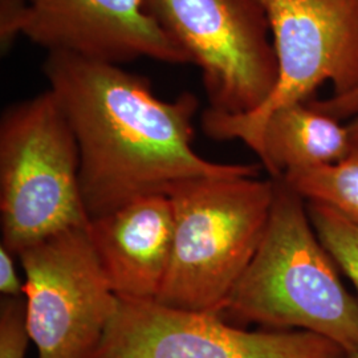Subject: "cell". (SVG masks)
Wrapping results in <instances>:
<instances>
[{
  "label": "cell",
  "mask_w": 358,
  "mask_h": 358,
  "mask_svg": "<svg viewBox=\"0 0 358 358\" xmlns=\"http://www.w3.org/2000/svg\"><path fill=\"white\" fill-rule=\"evenodd\" d=\"M92 358H350V353L317 333L248 331L217 313L120 299Z\"/></svg>",
  "instance_id": "cell-8"
},
{
  "label": "cell",
  "mask_w": 358,
  "mask_h": 358,
  "mask_svg": "<svg viewBox=\"0 0 358 358\" xmlns=\"http://www.w3.org/2000/svg\"><path fill=\"white\" fill-rule=\"evenodd\" d=\"M349 129H350V133H352V137L355 141L358 142V115L352 117L348 122Z\"/></svg>",
  "instance_id": "cell-18"
},
{
  "label": "cell",
  "mask_w": 358,
  "mask_h": 358,
  "mask_svg": "<svg viewBox=\"0 0 358 358\" xmlns=\"http://www.w3.org/2000/svg\"><path fill=\"white\" fill-rule=\"evenodd\" d=\"M27 10V0H0V48L10 51L13 43L22 34Z\"/></svg>",
  "instance_id": "cell-15"
},
{
  "label": "cell",
  "mask_w": 358,
  "mask_h": 358,
  "mask_svg": "<svg viewBox=\"0 0 358 358\" xmlns=\"http://www.w3.org/2000/svg\"><path fill=\"white\" fill-rule=\"evenodd\" d=\"M90 239L120 299L157 301L171 259L174 215L169 195L145 196L90 219Z\"/></svg>",
  "instance_id": "cell-10"
},
{
  "label": "cell",
  "mask_w": 358,
  "mask_h": 358,
  "mask_svg": "<svg viewBox=\"0 0 358 358\" xmlns=\"http://www.w3.org/2000/svg\"><path fill=\"white\" fill-rule=\"evenodd\" d=\"M355 145L348 124L308 100L273 110L260 125L250 149L271 178H282L297 169L334 164Z\"/></svg>",
  "instance_id": "cell-11"
},
{
  "label": "cell",
  "mask_w": 358,
  "mask_h": 358,
  "mask_svg": "<svg viewBox=\"0 0 358 358\" xmlns=\"http://www.w3.org/2000/svg\"><path fill=\"white\" fill-rule=\"evenodd\" d=\"M43 71L76 136L90 219L186 180L259 177L263 169L211 162L192 149V93L164 101L145 77L66 53H48Z\"/></svg>",
  "instance_id": "cell-1"
},
{
  "label": "cell",
  "mask_w": 358,
  "mask_h": 358,
  "mask_svg": "<svg viewBox=\"0 0 358 358\" xmlns=\"http://www.w3.org/2000/svg\"><path fill=\"white\" fill-rule=\"evenodd\" d=\"M280 179L306 202L328 206L358 224V142L334 164L297 169Z\"/></svg>",
  "instance_id": "cell-12"
},
{
  "label": "cell",
  "mask_w": 358,
  "mask_h": 358,
  "mask_svg": "<svg viewBox=\"0 0 358 358\" xmlns=\"http://www.w3.org/2000/svg\"><path fill=\"white\" fill-rule=\"evenodd\" d=\"M22 34L48 53L121 65L137 59L192 64L143 0H27Z\"/></svg>",
  "instance_id": "cell-9"
},
{
  "label": "cell",
  "mask_w": 358,
  "mask_h": 358,
  "mask_svg": "<svg viewBox=\"0 0 358 358\" xmlns=\"http://www.w3.org/2000/svg\"><path fill=\"white\" fill-rule=\"evenodd\" d=\"M268 20L278 78L255 110L227 115L207 109L202 128L214 140L248 148L273 110L308 101L331 83L332 96L358 88V0H256Z\"/></svg>",
  "instance_id": "cell-5"
},
{
  "label": "cell",
  "mask_w": 358,
  "mask_h": 358,
  "mask_svg": "<svg viewBox=\"0 0 358 358\" xmlns=\"http://www.w3.org/2000/svg\"><path fill=\"white\" fill-rule=\"evenodd\" d=\"M350 358H358V353H356V355H350Z\"/></svg>",
  "instance_id": "cell-19"
},
{
  "label": "cell",
  "mask_w": 358,
  "mask_h": 358,
  "mask_svg": "<svg viewBox=\"0 0 358 358\" xmlns=\"http://www.w3.org/2000/svg\"><path fill=\"white\" fill-rule=\"evenodd\" d=\"M263 239L220 316L273 331H308L358 353V299L317 236L307 202L282 179Z\"/></svg>",
  "instance_id": "cell-2"
},
{
  "label": "cell",
  "mask_w": 358,
  "mask_h": 358,
  "mask_svg": "<svg viewBox=\"0 0 358 358\" xmlns=\"http://www.w3.org/2000/svg\"><path fill=\"white\" fill-rule=\"evenodd\" d=\"M29 343L24 297H7L0 309V358H26Z\"/></svg>",
  "instance_id": "cell-14"
},
{
  "label": "cell",
  "mask_w": 358,
  "mask_h": 358,
  "mask_svg": "<svg viewBox=\"0 0 358 358\" xmlns=\"http://www.w3.org/2000/svg\"><path fill=\"white\" fill-rule=\"evenodd\" d=\"M167 195L174 215L173 250L157 301L220 315L263 239L275 179H192Z\"/></svg>",
  "instance_id": "cell-3"
},
{
  "label": "cell",
  "mask_w": 358,
  "mask_h": 358,
  "mask_svg": "<svg viewBox=\"0 0 358 358\" xmlns=\"http://www.w3.org/2000/svg\"><path fill=\"white\" fill-rule=\"evenodd\" d=\"M310 103H313L316 108L321 110L329 113V115L345 121L350 120L352 117L358 115V88L350 90L345 94L340 96H331L325 100H312Z\"/></svg>",
  "instance_id": "cell-17"
},
{
  "label": "cell",
  "mask_w": 358,
  "mask_h": 358,
  "mask_svg": "<svg viewBox=\"0 0 358 358\" xmlns=\"http://www.w3.org/2000/svg\"><path fill=\"white\" fill-rule=\"evenodd\" d=\"M88 226L55 234L17 255L26 276L27 331L38 358H92L118 310Z\"/></svg>",
  "instance_id": "cell-7"
},
{
  "label": "cell",
  "mask_w": 358,
  "mask_h": 358,
  "mask_svg": "<svg viewBox=\"0 0 358 358\" xmlns=\"http://www.w3.org/2000/svg\"><path fill=\"white\" fill-rule=\"evenodd\" d=\"M78 174L76 136L51 90L3 112L1 244L13 255L55 234L90 224Z\"/></svg>",
  "instance_id": "cell-4"
},
{
  "label": "cell",
  "mask_w": 358,
  "mask_h": 358,
  "mask_svg": "<svg viewBox=\"0 0 358 358\" xmlns=\"http://www.w3.org/2000/svg\"><path fill=\"white\" fill-rule=\"evenodd\" d=\"M307 208L321 243L358 291V224L328 206L307 202Z\"/></svg>",
  "instance_id": "cell-13"
},
{
  "label": "cell",
  "mask_w": 358,
  "mask_h": 358,
  "mask_svg": "<svg viewBox=\"0 0 358 358\" xmlns=\"http://www.w3.org/2000/svg\"><path fill=\"white\" fill-rule=\"evenodd\" d=\"M0 292L6 297H24V282L15 266L13 254L0 245Z\"/></svg>",
  "instance_id": "cell-16"
},
{
  "label": "cell",
  "mask_w": 358,
  "mask_h": 358,
  "mask_svg": "<svg viewBox=\"0 0 358 358\" xmlns=\"http://www.w3.org/2000/svg\"><path fill=\"white\" fill-rule=\"evenodd\" d=\"M143 6L201 68L208 109L243 115L267 100L278 64L256 0H143Z\"/></svg>",
  "instance_id": "cell-6"
}]
</instances>
